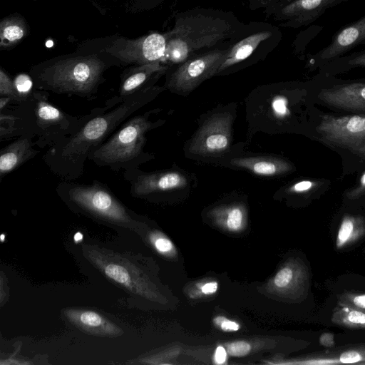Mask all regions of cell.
<instances>
[{
	"label": "cell",
	"mask_w": 365,
	"mask_h": 365,
	"mask_svg": "<svg viewBox=\"0 0 365 365\" xmlns=\"http://www.w3.org/2000/svg\"><path fill=\"white\" fill-rule=\"evenodd\" d=\"M62 202L73 212L115 229L140 231L142 217L125 205L104 183L62 180L56 188Z\"/></svg>",
	"instance_id": "cell-5"
},
{
	"label": "cell",
	"mask_w": 365,
	"mask_h": 365,
	"mask_svg": "<svg viewBox=\"0 0 365 365\" xmlns=\"http://www.w3.org/2000/svg\"><path fill=\"white\" fill-rule=\"evenodd\" d=\"M226 360H227L226 350L222 346H217L215 351V355H214L215 363L217 364H223L225 363Z\"/></svg>",
	"instance_id": "cell-35"
},
{
	"label": "cell",
	"mask_w": 365,
	"mask_h": 365,
	"mask_svg": "<svg viewBox=\"0 0 365 365\" xmlns=\"http://www.w3.org/2000/svg\"><path fill=\"white\" fill-rule=\"evenodd\" d=\"M0 97H9L11 98L10 105L15 104L16 93L14 81L3 68H0Z\"/></svg>",
	"instance_id": "cell-26"
},
{
	"label": "cell",
	"mask_w": 365,
	"mask_h": 365,
	"mask_svg": "<svg viewBox=\"0 0 365 365\" xmlns=\"http://www.w3.org/2000/svg\"><path fill=\"white\" fill-rule=\"evenodd\" d=\"M229 48H216L192 56L169 76L166 87L173 92L187 94L200 83L217 74L225 59Z\"/></svg>",
	"instance_id": "cell-8"
},
{
	"label": "cell",
	"mask_w": 365,
	"mask_h": 365,
	"mask_svg": "<svg viewBox=\"0 0 365 365\" xmlns=\"http://www.w3.org/2000/svg\"><path fill=\"white\" fill-rule=\"evenodd\" d=\"M214 322L225 331H235L240 329L239 324L235 322L229 320L223 317H216L214 319Z\"/></svg>",
	"instance_id": "cell-31"
},
{
	"label": "cell",
	"mask_w": 365,
	"mask_h": 365,
	"mask_svg": "<svg viewBox=\"0 0 365 365\" xmlns=\"http://www.w3.org/2000/svg\"><path fill=\"white\" fill-rule=\"evenodd\" d=\"M272 35L269 31H261L247 36L229 48L217 74L250 56L259 44Z\"/></svg>",
	"instance_id": "cell-18"
},
{
	"label": "cell",
	"mask_w": 365,
	"mask_h": 365,
	"mask_svg": "<svg viewBox=\"0 0 365 365\" xmlns=\"http://www.w3.org/2000/svg\"><path fill=\"white\" fill-rule=\"evenodd\" d=\"M34 140L30 136L22 135L0 150V180L18 169L29 160L34 158L39 150L34 148Z\"/></svg>",
	"instance_id": "cell-15"
},
{
	"label": "cell",
	"mask_w": 365,
	"mask_h": 365,
	"mask_svg": "<svg viewBox=\"0 0 365 365\" xmlns=\"http://www.w3.org/2000/svg\"><path fill=\"white\" fill-rule=\"evenodd\" d=\"M318 97L324 103L340 109L365 111V83H354L322 90Z\"/></svg>",
	"instance_id": "cell-14"
},
{
	"label": "cell",
	"mask_w": 365,
	"mask_h": 365,
	"mask_svg": "<svg viewBox=\"0 0 365 365\" xmlns=\"http://www.w3.org/2000/svg\"><path fill=\"white\" fill-rule=\"evenodd\" d=\"M316 185V182L311 180H302L294 184L289 189L294 193L305 192L312 190Z\"/></svg>",
	"instance_id": "cell-33"
},
{
	"label": "cell",
	"mask_w": 365,
	"mask_h": 365,
	"mask_svg": "<svg viewBox=\"0 0 365 365\" xmlns=\"http://www.w3.org/2000/svg\"><path fill=\"white\" fill-rule=\"evenodd\" d=\"M338 304L354 307L365 313V294L344 293L339 297Z\"/></svg>",
	"instance_id": "cell-28"
},
{
	"label": "cell",
	"mask_w": 365,
	"mask_h": 365,
	"mask_svg": "<svg viewBox=\"0 0 365 365\" xmlns=\"http://www.w3.org/2000/svg\"><path fill=\"white\" fill-rule=\"evenodd\" d=\"M29 32V26L24 18L14 14L3 19L0 23V46L10 49L18 45Z\"/></svg>",
	"instance_id": "cell-19"
},
{
	"label": "cell",
	"mask_w": 365,
	"mask_h": 365,
	"mask_svg": "<svg viewBox=\"0 0 365 365\" xmlns=\"http://www.w3.org/2000/svg\"><path fill=\"white\" fill-rule=\"evenodd\" d=\"M316 130L324 143L353 151L365 141V114L324 115Z\"/></svg>",
	"instance_id": "cell-9"
},
{
	"label": "cell",
	"mask_w": 365,
	"mask_h": 365,
	"mask_svg": "<svg viewBox=\"0 0 365 365\" xmlns=\"http://www.w3.org/2000/svg\"><path fill=\"white\" fill-rule=\"evenodd\" d=\"M331 320L338 326L351 329H365V313L349 306L338 304Z\"/></svg>",
	"instance_id": "cell-24"
},
{
	"label": "cell",
	"mask_w": 365,
	"mask_h": 365,
	"mask_svg": "<svg viewBox=\"0 0 365 365\" xmlns=\"http://www.w3.org/2000/svg\"><path fill=\"white\" fill-rule=\"evenodd\" d=\"M149 241L155 250L160 254L166 255L173 250L172 242L159 234L154 232L150 233L149 235Z\"/></svg>",
	"instance_id": "cell-29"
},
{
	"label": "cell",
	"mask_w": 365,
	"mask_h": 365,
	"mask_svg": "<svg viewBox=\"0 0 365 365\" xmlns=\"http://www.w3.org/2000/svg\"><path fill=\"white\" fill-rule=\"evenodd\" d=\"M236 23L221 11H191L178 14L173 28L166 34V51L163 62L180 64L188 58L216 49L231 38Z\"/></svg>",
	"instance_id": "cell-4"
},
{
	"label": "cell",
	"mask_w": 365,
	"mask_h": 365,
	"mask_svg": "<svg viewBox=\"0 0 365 365\" xmlns=\"http://www.w3.org/2000/svg\"><path fill=\"white\" fill-rule=\"evenodd\" d=\"M202 292L205 294L215 293L217 289V283L215 282H211L205 284L202 287Z\"/></svg>",
	"instance_id": "cell-36"
},
{
	"label": "cell",
	"mask_w": 365,
	"mask_h": 365,
	"mask_svg": "<svg viewBox=\"0 0 365 365\" xmlns=\"http://www.w3.org/2000/svg\"><path fill=\"white\" fill-rule=\"evenodd\" d=\"M233 117L230 113H219L208 118L192 138L190 153L202 156L225 153L232 142Z\"/></svg>",
	"instance_id": "cell-11"
},
{
	"label": "cell",
	"mask_w": 365,
	"mask_h": 365,
	"mask_svg": "<svg viewBox=\"0 0 365 365\" xmlns=\"http://www.w3.org/2000/svg\"><path fill=\"white\" fill-rule=\"evenodd\" d=\"M364 194H365V172L361 175L359 185L356 187L348 191L346 195L347 198L354 200Z\"/></svg>",
	"instance_id": "cell-32"
},
{
	"label": "cell",
	"mask_w": 365,
	"mask_h": 365,
	"mask_svg": "<svg viewBox=\"0 0 365 365\" xmlns=\"http://www.w3.org/2000/svg\"><path fill=\"white\" fill-rule=\"evenodd\" d=\"M166 43L164 34L154 32L137 38L113 36L81 46L107 53L122 66L162 63Z\"/></svg>",
	"instance_id": "cell-7"
},
{
	"label": "cell",
	"mask_w": 365,
	"mask_h": 365,
	"mask_svg": "<svg viewBox=\"0 0 365 365\" xmlns=\"http://www.w3.org/2000/svg\"><path fill=\"white\" fill-rule=\"evenodd\" d=\"M352 152L358 155H360L361 156L365 158V141L359 147L354 150Z\"/></svg>",
	"instance_id": "cell-39"
},
{
	"label": "cell",
	"mask_w": 365,
	"mask_h": 365,
	"mask_svg": "<svg viewBox=\"0 0 365 365\" xmlns=\"http://www.w3.org/2000/svg\"><path fill=\"white\" fill-rule=\"evenodd\" d=\"M225 222L229 230L236 231L239 230L243 222L244 213L240 207L233 206L226 210Z\"/></svg>",
	"instance_id": "cell-27"
},
{
	"label": "cell",
	"mask_w": 365,
	"mask_h": 365,
	"mask_svg": "<svg viewBox=\"0 0 365 365\" xmlns=\"http://www.w3.org/2000/svg\"><path fill=\"white\" fill-rule=\"evenodd\" d=\"M307 279L305 268L293 265L282 268L275 275L274 282L281 289L302 288L307 285Z\"/></svg>",
	"instance_id": "cell-23"
},
{
	"label": "cell",
	"mask_w": 365,
	"mask_h": 365,
	"mask_svg": "<svg viewBox=\"0 0 365 365\" xmlns=\"http://www.w3.org/2000/svg\"><path fill=\"white\" fill-rule=\"evenodd\" d=\"M319 341L321 345L325 347H333L335 344L334 335L330 332H324L320 335Z\"/></svg>",
	"instance_id": "cell-34"
},
{
	"label": "cell",
	"mask_w": 365,
	"mask_h": 365,
	"mask_svg": "<svg viewBox=\"0 0 365 365\" xmlns=\"http://www.w3.org/2000/svg\"><path fill=\"white\" fill-rule=\"evenodd\" d=\"M146 1H148V0H132L133 3L130 6H132L133 10H134L135 8L138 9ZM149 1H151V0H149ZM152 1H154V0H152Z\"/></svg>",
	"instance_id": "cell-40"
},
{
	"label": "cell",
	"mask_w": 365,
	"mask_h": 365,
	"mask_svg": "<svg viewBox=\"0 0 365 365\" xmlns=\"http://www.w3.org/2000/svg\"><path fill=\"white\" fill-rule=\"evenodd\" d=\"M365 235V218L360 215H346L341 220L336 237V248L349 247Z\"/></svg>",
	"instance_id": "cell-20"
},
{
	"label": "cell",
	"mask_w": 365,
	"mask_h": 365,
	"mask_svg": "<svg viewBox=\"0 0 365 365\" xmlns=\"http://www.w3.org/2000/svg\"><path fill=\"white\" fill-rule=\"evenodd\" d=\"M365 362V346L347 349L339 355L317 356L290 364L304 365H329L341 364H359Z\"/></svg>",
	"instance_id": "cell-22"
},
{
	"label": "cell",
	"mask_w": 365,
	"mask_h": 365,
	"mask_svg": "<svg viewBox=\"0 0 365 365\" xmlns=\"http://www.w3.org/2000/svg\"><path fill=\"white\" fill-rule=\"evenodd\" d=\"M156 110L128 118L100 147L88 157L99 167H106L118 172L139 168L153 158L145 153V134L163 123V120L153 122L150 117Z\"/></svg>",
	"instance_id": "cell-6"
},
{
	"label": "cell",
	"mask_w": 365,
	"mask_h": 365,
	"mask_svg": "<svg viewBox=\"0 0 365 365\" xmlns=\"http://www.w3.org/2000/svg\"><path fill=\"white\" fill-rule=\"evenodd\" d=\"M339 0H295L283 9L282 13L289 17H297V20L306 21L317 17L328 7Z\"/></svg>",
	"instance_id": "cell-21"
},
{
	"label": "cell",
	"mask_w": 365,
	"mask_h": 365,
	"mask_svg": "<svg viewBox=\"0 0 365 365\" xmlns=\"http://www.w3.org/2000/svg\"><path fill=\"white\" fill-rule=\"evenodd\" d=\"M231 165L261 176H276L287 173L293 169L287 161L272 156H255L234 158Z\"/></svg>",
	"instance_id": "cell-16"
},
{
	"label": "cell",
	"mask_w": 365,
	"mask_h": 365,
	"mask_svg": "<svg viewBox=\"0 0 365 365\" xmlns=\"http://www.w3.org/2000/svg\"><path fill=\"white\" fill-rule=\"evenodd\" d=\"M361 364V365H365V362H363V363H361V364Z\"/></svg>",
	"instance_id": "cell-41"
},
{
	"label": "cell",
	"mask_w": 365,
	"mask_h": 365,
	"mask_svg": "<svg viewBox=\"0 0 365 365\" xmlns=\"http://www.w3.org/2000/svg\"><path fill=\"white\" fill-rule=\"evenodd\" d=\"M49 92L34 88L12 108L0 110L1 141L28 135L40 148H50L71 135L90 116L67 114L48 101Z\"/></svg>",
	"instance_id": "cell-3"
},
{
	"label": "cell",
	"mask_w": 365,
	"mask_h": 365,
	"mask_svg": "<svg viewBox=\"0 0 365 365\" xmlns=\"http://www.w3.org/2000/svg\"><path fill=\"white\" fill-rule=\"evenodd\" d=\"M162 88L154 85L112 108L106 105L95 108L74 133L47 149L43 160L62 180H77L82 176L89 155L134 113L153 101Z\"/></svg>",
	"instance_id": "cell-1"
},
{
	"label": "cell",
	"mask_w": 365,
	"mask_h": 365,
	"mask_svg": "<svg viewBox=\"0 0 365 365\" xmlns=\"http://www.w3.org/2000/svg\"><path fill=\"white\" fill-rule=\"evenodd\" d=\"M113 66H120L107 53L81 46L73 53L33 66L29 74L36 89L91 98L105 82V73Z\"/></svg>",
	"instance_id": "cell-2"
},
{
	"label": "cell",
	"mask_w": 365,
	"mask_h": 365,
	"mask_svg": "<svg viewBox=\"0 0 365 365\" xmlns=\"http://www.w3.org/2000/svg\"><path fill=\"white\" fill-rule=\"evenodd\" d=\"M13 81L16 93L14 105H17L31 95L34 90V85L31 76L25 73L17 74Z\"/></svg>",
	"instance_id": "cell-25"
},
{
	"label": "cell",
	"mask_w": 365,
	"mask_h": 365,
	"mask_svg": "<svg viewBox=\"0 0 365 365\" xmlns=\"http://www.w3.org/2000/svg\"><path fill=\"white\" fill-rule=\"evenodd\" d=\"M349 64L351 66H365V53L358 56L349 61Z\"/></svg>",
	"instance_id": "cell-37"
},
{
	"label": "cell",
	"mask_w": 365,
	"mask_h": 365,
	"mask_svg": "<svg viewBox=\"0 0 365 365\" xmlns=\"http://www.w3.org/2000/svg\"><path fill=\"white\" fill-rule=\"evenodd\" d=\"M365 41V16L339 31L332 42L320 53L322 59H330Z\"/></svg>",
	"instance_id": "cell-17"
},
{
	"label": "cell",
	"mask_w": 365,
	"mask_h": 365,
	"mask_svg": "<svg viewBox=\"0 0 365 365\" xmlns=\"http://www.w3.org/2000/svg\"><path fill=\"white\" fill-rule=\"evenodd\" d=\"M11 104V98L9 97H0V110H3Z\"/></svg>",
	"instance_id": "cell-38"
},
{
	"label": "cell",
	"mask_w": 365,
	"mask_h": 365,
	"mask_svg": "<svg viewBox=\"0 0 365 365\" xmlns=\"http://www.w3.org/2000/svg\"><path fill=\"white\" fill-rule=\"evenodd\" d=\"M130 185V193L135 198L150 200L154 196L185 187L187 178L174 170L145 172L139 168L123 172Z\"/></svg>",
	"instance_id": "cell-10"
},
{
	"label": "cell",
	"mask_w": 365,
	"mask_h": 365,
	"mask_svg": "<svg viewBox=\"0 0 365 365\" xmlns=\"http://www.w3.org/2000/svg\"><path fill=\"white\" fill-rule=\"evenodd\" d=\"M167 70L168 66L160 62L129 66L120 76L118 95L106 101L105 105L112 108L133 94L154 86Z\"/></svg>",
	"instance_id": "cell-12"
},
{
	"label": "cell",
	"mask_w": 365,
	"mask_h": 365,
	"mask_svg": "<svg viewBox=\"0 0 365 365\" xmlns=\"http://www.w3.org/2000/svg\"><path fill=\"white\" fill-rule=\"evenodd\" d=\"M62 315L71 325L80 331L96 336L117 337L123 329L97 311L84 308H65Z\"/></svg>",
	"instance_id": "cell-13"
},
{
	"label": "cell",
	"mask_w": 365,
	"mask_h": 365,
	"mask_svg": "<svg viewBox=\"0 0 365 365\" xmlns=\"http://www.w3.org/2000/svg\"><path fill=\"white\" fill-rule=\"evenodd\" d=\"M250 344L246 341H238L227 345V353L232 356H243L250 351Z\"/></svg>",
	"instance_id": "cell-30"
}]
</instances>
